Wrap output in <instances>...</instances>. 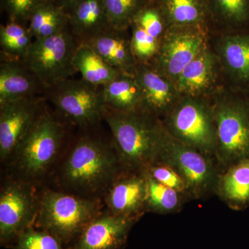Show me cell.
<instances>
[{"label": "cell", "instance_id": "6da1fadb", "mask_svg": "<svg viewBox=\"0 0 249 249\" xmlns=\"http://www.w3.org/2000/svg\"><path fill=\"white\" fill-rule=\"evenodd\" d=\"M72 144L61 168L62 184L80 196L106 193L124 171L114 142L86 132Z\"/></svg>", "mask_w": 249, "mask_h": 249}, {"label": "cell", "instance_id": "7a4b0ae2", "mask_svg": "<svg viewBox=\"0 0 249 249\" xmlns=\"http://www.w3.org/2000/svg\"><path fill=\"white\" fill-rule=\"evenodd\" d=\"M104 120L124 170L142 172L157 161L164 129L160 119L145 111L107 108Z\"/></svg>", "mask_w": 249, "mask_h": 249}, {"label": "cell", "instance_id": "3957f363", "mask_svg": "<svg viewBox=\"0 0 249 249\" xmlns=\"http://www.w3.org/2000/svg\"><path fill=\"white\" fill-rule=\"evenodd\" d=\"M209 99L217 128L215 162L222 173L249 158V93L225 87Z\"/></svg>", "mask_w": 249, "mask_h": 249}, {"label": "cell", "instance_id": "277c9868", "mask_svg": "<svg viewBox=\"0 0 249 249\" xmlns=\"http://www.w3.org/2000/svg\"><path fill=\"white\" fill-rule=\"evenodd\" d=\"M100 209L96 198L48 190L39 198L38 214L34 226L52 234L68 248L101 213Z\"/></svg>", "mask_w": 249, "mask_h": 249}, {"label": "cell", "instance_id": "5b68a950", "mask_svg": "<svg viewBox=\"0 0 249 249\" xmlns=\"http://www.w3.org/2000/svg\"><path fill=\"white\" fill-rule=\"evenodd\" d=\"M66 124L48 106L39 116L13 158L22 180L31 182L47 173L66 137Z\"/></svg>", "mask_w": 249, "mask_h": 249}, {"label": "cell", "instance_id": "8992f818", "mask_svg": "<svg viewBox=\"0 0 249 249\" xmlns=\"http://www.w3.org/2000/svg\"><path fill=\"white\" fill-rule=\"evenodd\" d=\"M160 121L170 135L215 161L217 128L209 98L181 96Z\"/></svg>", "mask_w": 249, "mask_h": 249}, {"label": "cell", "instance_id": "52a82bcc", "mask_svg": "<svg viewBox=\"0 0 249 249\" xmlns=\"http://www.w3.org/2000/svg\"><path fill=\"white\" fill-rule=\"evenodd\" d=\"M44 97L53 105L59 117L80 129L97 127L107 109L102 87L81 78H68L48 87Z\"/></svg>", "mask_w": 249, "mask_h": 249}, {"label": "cell", "instance_id": "ba28073f", "mask_svg": "<svg viewBox=\"0 0 249 249\" xmlns=\"http://www.w3.org/2000/svg\"><path fill=\"white\" fill-rule=\"evenodd\" d=\"M157 161L170 165L179 174L192 200H203L215 195L220 175L215 161L170 135L165 127Z\"/></svg>", "mask_w": 249, "mask_h": 249}, {"label": "cell", "instance_id": "9c48e42d", "mask_svg": "<svg viewBox=\"0 0 249 249\" xmlns=\"http://www.w3.org/2000/svg\"><path fill=\"white\" fill-rule=\"evenodd\" d=\"M79 45L70 31H65L34 40L22 60L48 88L77 73L73 61Z\"/></svg>", "mask_w": 249, "mask_h": 249}, {"label": "cell", "instance_id": "30bf717a", "mask_svg": "<svg viewBox=\"0 0 249 249\" xmlns=\"http://www.w3.org/2000/svg\"><path fill=\"white\" fill-rule=\"evenodd\" d=\"M39 198L32 185L20 179L7 182L0 193V243L11 247L24 231L35 225Z\"/></svg>", "mask_w": 249, "mask_h": 249}, {"label": "cell", "instance_id": "8fae6325", "mask_svg": "<svg viewBox=\"0 0 249 249\" xmlns=\"http://www.w3.org/2000/svg\"><path fill=\"white\" fill-rule=\"evenodd\" d=\"M211 36L199 28L169 27L152 62L175 83L185 67L209 45Z\"/></svg>", "mask_w": 249, "mask_h": 249}, {"label": "cell", "instance_id": "7c38bea8", "mask_svg": "<svg viewBox=\"0 0 249 249\" xmlns=\"http://www.w3.org/2000/svg\"><path fill=\"white\" fill-rule=\"evenodd\" d=\"M43 96L22 98L0 104V157L14 158L19 143L47 108Z\"/></svg>", "mask_w": 249, "mask_h": 249}, {"label": "cell", "instance_id": "4fadbf2b", "mask_svg": "<svg viewBox=\"0 0 249 249\" xmlns=\"http://www.w3.org/2000/svg\"><path fill=\"white\" fill-rule=\"evenodd\" d=\"M209 43L220 63L226 86L249 93V29L212 34Z\"/></svg>", "mask_w": 249, "mask_h": 249}, {"label": "cell", "instance_id": "5bb4252c", "mask_svg": "<svg viewBox=\"0 0 249 249\" xmlns=\"http://www.w3.org/2000/svg\"><path fill=\"white\" fill-rule=\"evenodd\" d=\"M175 83L181 96L206 98L227 87L220 63L210 43L185 67Z\"/></svg>", "mask_w": 249, "mask_h": 249}, {"label": "cell", "instance_id": "9a60e30c", "mask_svg": "<svg viewBox=\"0 0 249 249\" xmlns=\"http://www.w3.org/2000/svg\"><path fill=\"white\" fill-rule=\"evenodd\" d=\"M142 96V111L161 120L179 100L176 83L153 62L138 63L135 74Z\"/></svg>", "mask_w": 249, "mask_h": 249}, {"label": "cell", "instance_id": "2e32d148", "mask_svg": "<svg viewBox=\"0 0 249 249\" xmlns=\"http://www.w3.org/2000/svg\"><path fill=\"white\" fill-rule=\"evenodd\" d=\"M136 218L101 213L95 217L69 249H123Z\"/></svg>", "mask_w": 249, "mask_h": 249}, {"label": "cell", "instance_id": "e0dca14e", "mask_svg": "<svg viewBox=\"0 0 249 249\" xmlns=\"http://www.w3.org/2000/svg\"><path fill=\"white\" fill-rule=\"evenodd\" d=\"M147 180L142 172L124 170L106 193L109 212L139 219L146 212Z\"/></svg>", "mask_w": 249, "mask_h": 249}, {"label": "cell", "instance_id": "ac0fdd59", "mask_svg": "<svg viewBox=\"0 0 249 249\" xmlns=\"http://www.w3.org/2000/svg\"><path fill=\"white\" fill-rule=\"evenodd\" d=\"M47 87L22 60L1 58L0 104L45 96Z\"/></svg>", "mask_w": 249, "mask_h": 249}, {"label": "cell", "instance_id": "d6986e66", "mask_svg": "<svg viewBox=\"0 0 249 249\" xmlns=\"http://www.w3.org/2000/svg\"><path fill=\"white\" fill-rule=\"evenodd\" d=\"M128 30L109 28L87 45L121 73L134 75L138 62L134 55Z\"/></svg>", "mask_w": 249, "mask_h": 249}, {"label": "cell", "instance_id": "ffe728a7", "mask_svg": "<svg viewBox=\"0 0 249 249\" xmlns=\"http://www.w3.org/2000/svg\"><path fill=\"white\" fill-rule=\"evenodd\" d=\"M67 14L70 32L79 45L88 44L111 28L104 0H77Z\"/></svg>", "mask_w": 249, "mask_h": 249}, {"label": "cell", "instance_id": "44dd1931", "mask_svg": "<svg viewBox=\"0 0 249 249\" xmlns=\"http://www.w3.org/2000/svg\"><path fill=\"white\" fill-rule=\"evenodd\" d=\"M168 27L199 28L211 35V14L206 0H157Z\"/></svg>", "mask_w": 249, "mask_h": 249}, {"label": "cell", "instance_id": "7402d4cb", "mask_svg": "<svg viewBox=\"0 0 249 249\" xmlns=\"http://www.w3.org/2000/svg\"><path fill=\"white\" fill-rule=\"evenodd\" d=\"M215 196L234 211L249 208V158L220 173Z\"/></svg>", "mask_w": 249, "mask_h": 249}, {"label": "cell", "instance_id": "603a6c76", "mask_svg": "<svg viewBox=\"0 0 249 249\" xmlns=\"http://www.w3.org/2000/svg\"><path fill=\"white\" fill-rule=\"evenodd\" d=\"M102 88L109 109L121 112L142 111V92L134 75L121 73Z\"/></svg>", "mask_w": 249, "mask_h": 249}, {"label": "cell", "instance_id": "cb8c5ba5", "mask_svg": "<svg viewBox=\"0 0 249 249\" xmlns=\"http://www.w3.org/2000/svg\"><path fill=\"white\" fill-rule=\"evenodd\" d=\"M73 63L76 71L81 74L82 79L95 86L103 87L122 73L87 44L78 47Z\"/></svg>", "mask_w": 249, "mask_h": 249}, {"label": "cell", "instance_id": "d4e9b609", "mask_svg": "<svg viewBox=\"0 0 249 249\" xmlns=\"http://www.w3.org/2000/svg\"><path fill=\"white\" fill-rule=\"evenodd\" d=\"M211 18L219 24L215 34L249 29V0H206Z\"/></svg>", "mask_w": 249, "mask_h": 249}, {"label": "cell", "instance_id": "484cf974", "mask_svg": "<svg viewBox=\"0 0 249 249\" xmlns=\"http://www.w3.org/2000/svg\"><path fill=\"white\" fill-rule=\"evenodd\" d=\"M29 29L34 39H42L70 30L68 14L53 0H48L34 11Z\"/></svg>", "mask_w": 249, "mask_h": 249}, {"label": "cell", "instance_id": "4316f807", "mask_svg": "<svg viewBox=\"0 0 249 249\" xmlns=\"http://www.w3.org/2000/svg\"><path fill=\"white\" fill-rule=\"evenodd\" d=\"M144 175L147 180L146 212L160 214L178 213L190 201L179 192L158 182L145 173Z\"/></svg>", "mask_w": 249, "mask_h": 249}, {"label": "cell", "instance_id": "83f0119b", "mask_svg": "<svg viewBox=\"0 0 249 249\" xmlns=\"http://www.w3.org/2000/svg\"><path fill=\"white\" fill-rule=\"evenodd\" d=\"M34 37L29 27L22 23L13 22L1 25V58L23 60L30 49Z\"/></svg>", "mask_w": 249, "mask_h": 249}, {"label": "cell", "instance_id": "f1b7e54d", "mask_svg": "<svg viewBox=\"0 0 249 249\" xmlns=\"http://www.w3.org/2000/svg\"><path fill=\"white\" fill-rule=\"evenodd\" d=\"M109 24L116 29H129L142 10L149 4V0H104Z\"/></svg>", "mask_w": 249, "mask_h": 249}, {"label": "cell", "instance_id": "f546056e", "mask_svg": "<svg viewBox=\"0 0 249 249\" xmlns=\"http://www.w3.org/2000/svg\"><path fill=\"white\" fill-rule=\"evenodd\" d=\"M11 247L14 249H69L55 236L35 226L20 234Z\"/></svg>", "mask_w": 249, "mask_h": 249}, {"label": "cell", "instance_id": "4dcf8cb0", "mask_svg": "<svg viewBox=\"0 0 249 249\" xmlns=\"http://www.w3.org/2000/svg\"><path fill=\"white\" fill-rule=\"evenodd\" d=\"M142 172L151 177L158 182L179 192L190 201L192 200L186 181L170 165L162 162L156 161Z\"/></svg>", "mask_w": 249, "mask_h": 249}, {"label": "cell", "instance_id": "1f68e13d", "mask_svg": "<svg viewBox=\"0 0 249 249\" xmlns=\"http://www.w3.org/2000/svg\"><path fill=\"white\" fill-rule=\"evenodd\" d=\"M48 0H2L8 16L13 22L24 24L39 6Z\"/></svg>", "mask_w": 249, "mask_h": 249}, {"label": "cell", "instance_id": "d6a6232c", "mask_svg": "<svg viewBox=\"0 0 249 249\" xmlns=\"http://www.w3.org/2000/svg\"><path fill=\"white\" fill-rule=\"evenodd\" d=\"M53 1H55L56 4L60 5V6H62L67 13L70 11V9H71L72 6L74 4L77 0H53Z\"/></svg>", "mask_w": 249, "mask_h": 249}]
</instances>
